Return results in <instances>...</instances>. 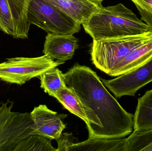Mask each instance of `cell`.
I'll list each match as a JSON object with an SVG mask.
<instances>
[{
  "label": "cell",
  "instance_id": "cell-1",
  "mask_svg": "<svg viewBox=\"0 0 152 151\" xmlns=\"http://www.w3.org/2000/svg\"><path fill=\"white\" fill-rule=\"evenodd\" d=\"M63 77L83 106L88 138L120 139L133 132L134 115L124 110L91 68L76 64Z\"/></svg>",
  "mask_w": 152,
  "mask_h": 151
},
{
  "label": "cell",
  "instance_id": "cell-2",
  "mask_svg": "<svg viewBox=\"0 0 152 151\" xmlns=\"http://www.w3.org/2000/svg\"><path fill=\"white\" fill-rule=\"evenodd\" d=\"M82 25L93 40L136 35L150 31L148 26L122 3L107 7L101 5Z\"/></svg>",
  "mask_w": 152,
  "mask_h": 151
},
{
  "label": "cell",
  "instance_id": "cell-3",
  "mask_svg": "<svg viewBox=\"0 0 152 151\" xmlns=\"http://www.w3.org/2000/svg\"><path fill=\"white\" fill-rule=\"evenodd\" d=\"M151 39L152 33L149 31L136 35L93 40L92 62L96 68L109 75L129 52Z\"/></svg>",
  "mask_w": 152,
  "mask_h": 151
},
{
  "label": "cell",
  "instance_id": "cell-4",
  "mask_svg": "<svg viewBox=\"0 0 152 151\" xmlns=\"http://www.w3.org/2000/svg\"><path fill=\"white\" fill-rule=\"evenodd\" d=\"M27 18L30 25L56 34L74 35L81 28V25L45 0H31Z\"/></svg>",
  "mask_w": 152,
  "mask_h": 151
},
{
  "label": "cell",
  "instance_id": "cell-5",
  "mask_svg": "<svg viewBox=\"0 0 152 151\" xmlns=\"http://www.w3.org/2000/svg\"><path fill=\"white\" fill-rule=\"evenodd\" d=\"M13 104L9 100L0 103V151H13L20 141L34 134L30 113L12 111Z\"/></svg>",
  "mask_w": 152,
  "mask_h": 151
},
{
  "label": "cell",
  "instance_id": "cell-6",
  "mask_svg": "<svg viewBox=\"0 0 152 151\" xmlns=\"http://www.w3.org/2000/svg\"><path fill=\"white\" fill-rule=\"evenodd\" d=\"M59 65L47 55L37 57L8 59L0 64V79L12 84L21 85L38 77L47 70Z\"/></svg>",
  "mask_w": 152,
  "mask_h": 151
},
{
  "label": "cell",
  "instance_id": "cell-7",
  "mask_svg": "<svg viewBox=\"0 0 152 151\" xmlns=\"http://www.w3.org/2000/svg\"><path fill=\"white\" fill-rule=\"evenodd\" d=\"M101 79L116 98H121L124 96H134L140 89L152 82V57L129 72L113 79L102 78Z\"/></svg>",
  "mask_w": 152,
  "mask_h": 151
},
{
  "label": "cell",
  "instance_id": "cell-8",
  "mask_svg": "<svg viewBox=\"0 0 152 151\" xmlns=\"http://www.w3.org/2000/svg\"><path fill=\"white\" fill-rule=\"evenodd\" d=\"M30 114L34 125V134L57 141L66 128L62 120L67 115L59 114L49 109L45 105L35 107Z\"/></svg>",
  "mask_w": 152,
  "mask_h": 151
},
{
  "label": "cell",
  "instance_id": "cell-9",
  "mask_svg": "<svg viewBox=\"0 0 152 151\" xmlns=\"http://www.w3.org/2000/svg\"><path fill=\"white\" fill-rule=\"evenodd\" d=\"M78 46L77 40L74 35L49 33L45 37L43 52L53 60L55 59L60 65L73 58Z\"/></svg>",
  "mask_w": 152,
  "mask_h": 151
},
{
  "label": "cell",
  "instance_id": "cell-10",
  "mask_svg": "<svg viewBox=\"0 0 152 151\" xmlns=\"http://www.w3.org/2000/svg\"><path fill=\"white\" fill-rule=\"evenodd\" d=\"M82 25L87 21L102 4L88 0H45Z\"/></svg>",
  "mask_w": 152,
  "mask_h": 151
},
{
  "label": "cell",
  "instance_id": "cell-11",
  "mask_svg": "<svg viewBox=\"0 0 152 151\" xmlns=\"http://www.w3.org/2000/svg\"><path fill=\"white\" fill-rule=\"evenodd\" d=\"M152 57V39L138 46L125 56L111 72L110 76L118 77L129 72Z\"/></svg>",
  "mask_w": 152,
  "mask_h": 151
},
{
  "label": "cell",
  "instance_id": "cell-12",
  "mask_svg": "<svg viewBox=\"0 0 152 151\" xmlns=\"http://www.w3.org/2000/svg\"><path fill=\"white\" fill-rule=\"evenodd\" d=\"M14 19L16 39L28 38L30 24L27 18L28 9L31 0H6Z\"/></svg>",
  "mask_w": 152,
  "mask_h": 151
},
{
  "label": "cell",
  "instance_id": "cell-13",
  "mask_svg": "<svg viewBox=\"0 0 152 151\" xmlns=\"http://www.w3.org/2000/svg\"><path fill=\"white\" fill-rule=\"evenodd\" d=\"M126 138L107 139L88 138L70 146L69 151H126Z\"/></svg>",
  "mask_w": 152,
  "mask_h": 151
},
{
  "label": "cell",
  "instance_id": "cell-14",
  "mask_svg": "<svg viewBox=\"0 0 152 151\" xmlns=\"http://www.w3.org/2000/svg\"><path fill=\"white\" fill-rule=\"evenodd\" d=\"M134 118V129L152 130V89L138 98Z\"/></svg>",
  "mask_w": 152,
  "mask_h": 151
},
{
  "label": "cell",
  "instance_id": "cell-15",
  "mask_svg": "<svg viewBox=\"0 0 152 151\" xmlns=\"http://www.w3.org/2000/svg\"><path fill=\"white\" fill-rule=\"evenodd\" d=\"M54 98L71 113L80 118L86 125L88 124L86 116L82 104L71 89L67 86L61 89L57 92Z\"/></svg>",
  "mask_w": 152,
  "mask_h": 151
},
{
  "label": "cell",
  "instance_id": "cell-16",
  "mask_svg": "<svg viewBox=\"0 0 152 151\" xmlns=\"http://www.w3.org/2000/svg\"><path fill=\"white\" fill-rule=\"evenodd\" d=\"M38 77L41 80V88L53 97L61 89L66 87L63 73L56 67L45 71Z\"/></svg>",
  "mask_w": 152,
  "mask_h": 151
},
{
  "label": "cell",
  "instance_id": "cell-17",
  "mask_svg": "<svg viewBox=\"0 0 152 151\" xmlns=\"http://www.w3.org/2000/svg\"><path fill=\"white\" fill-rule=\"evenodd\" d=\"M51 140L42 136L32 134L16 145L13 151H57L52 145Z\"/></svg>",
  "mask_w": 152,
  "mask_h": 151
},
{
  "label": "cell",
  "instance_id": "cell-18",
  "mask_svg": "<svg viewBox=\"0 0 152 151\" xmlns=\"http://www.w3.org/2000/svg\"><path fill=\"white\" fill-rule=\"evenodd\" d=\"M126 151H152V130H134L126 138Z\"/></svg>",
  "mask_w": 152,
  "mask_h": 151
},
{
  "label": "cell",
  "instance_id": "cell-19",
  "mask_svg": "<svg viewBox=\"0 0 152 151\" xmlns=\"http://www.w3.org/2000/svg\"><path fill=\"white\" fill-rule=\"evenodd\" d=\"M0 30L14 38L16 37L14 19L6 0H0Z\"/></svg>",
  "mask_w": 152,
  "mask_h": 151
},
{
  "label": "cell",
  "instance_id": "cell-20",
  "mask_svg": "<svg viewBox=\"0 0 152 151\" xmlns=\"http://www.w3.org/2000/svg\"><path fill=\"white\" fill-rule=\"evenodd\" d=\"M140 13L141 19L148 26L152 33V0H130Z\"/></svg>",
  "mask_w": 152,
  "mask_h": 151
},
{
  "label": "cell",
  "instance_id": "cell-21",
  "mask_svg": "<svg viewBox=\"0 0 152 151\" xmlns=\"http://www.w3.org/2000/svg\"><path fill=\"white\" fill-rule=\"evenodd\" d=\"M77 138H75L72 134L64 133L57 140L58 147L57 151H69V147L76 143Z\"/></svg>",
  "mask_w": 152,
  "mask_h": 151
},
{
  "label": "cell",
  "instance_id": "cell-22",
  "mask_svg": "<svg viewBox=\"0 0 152 151\" xmlns=\"http://www.w3.org/2000/svg\"><path fill=\"white\" fill-rule=\"evenodd\" d=\"M88 1L97 4H102V2L103 0H88Z\"/></svg>",
  "mask_w": 152,
  "mask_h": 151
}]
</instances>
